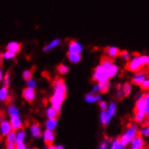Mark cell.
<instances>
[{"instance_id": "obj_1", "label": "cell", "mask_w": 149, "mask_h": 149, "mask_svg": "<svg viewBox=\"0 0 149 149\" xmlns=\"http://www.w3.org/2000/svg\"><path fill=\"white\" fill-rule=\"evenodd\" d=\"M145 67H148V66H145L141 61V58H140V55L134 57V59L132 61H128L127 63L125 69L127 70L129 72H142L145 71V70H148V68Z\"/></svg>"}, {"instance_id": "obj_2", "label": "cell", "mask_w": 149, "mask_h": 149, "mask_svg": "<svg viewBox=\"0 0 149 149\" xmlns=\"http://www.w3.org/2000/svg\"><path fill=\"white\" fill-rule=\"evenodd\" d=\"M8 113L11 117V122L10 125L12 127V129H14L15 131L18 128H22L23 127V123L20 120L19 115H18V110L15 106H10L9 109H8Z\"/></svg>"}, {"instance_id": "obj_3", "label": "cell", "mask_w": 149, "mask_h": 149, "mask_svg": "<svg viewBox=\"0 0 149 149\" xmlns=\"http://www.w3.org/2000/svg\"><path fill=\"white\" fill-rule=\"evenodd\" d=\"M109 78L107 76V72L105 68L101 65H99L98 67H96L94 70V73L92 76V81H98L99 83H103L108 81Z\"/></svg>"}, {"instance_id": "obj_4", "label": "cell", "mask_w": 149, "mask_h": 149, "mask_svg": "<svg viewBox=\"0 0 149 149\" xmlns=\"http://www.w3.org/2000/svg\"><path fill=\"white\" fill-rule=\"evenodd\" d=\"M65 97H66V93H62V92H54V95L51 97L50 100L52 103V106L58 112H60L61 106H62Z\"/></svg>"}, {"instance_id": "obj_5", "label": "cell", "mask_w": 149, "mask_h": 149, "mask_svg": "<svg viewBox=\"0 0 149 149\" xmlns=\"http://www.w3.org/2000/svg\"><path fill=\"white\" fill-rule=\"evenodd\" d=\"M52 87H54V92L66 93V85L63 78L56 77L52 81Z\"/></svg>"}, {"instance_id": "obj_6", "label": "cell", "mask_w": 149, "mask_h": 149, "mask_svg": "<svg viewBox=\"0 0 149 149\" xmlns=\"http://www.w3.org/2000/svg\"><path fill=\"white\" fill-rule=\"evenodd\" d=\"M147 74H148V70H145V71H142V72H138L136 73V75L132 79L131 82H132V84H134V85H141L142 82L146 79Z\"/></svg>"}, {"instance_id": "obj_7", "label": "cell", "mask_w": 149, "mask_h": 149, "mask_svg": "<svg viewBox=\"0 0 149 149\" xmlns=\"http://www.w3.org/2000/svg\"><path fill=\"white\" fill-rule=\"evenodd\" d=\"M144 146H145V141L141 136V132L138 131L136 136L132 140V146H131V148L132 149H144Z\"/></svg>"}, {"instance_id": "obj_8", "label": "cell", "mask_w": 149, "mask_h": 149, "mask_svg": "<svg viewBox=\"0 0 149 149\" xmlns=\"http://www.w3.org/2000/svg\"><path fill=\"white\" fill-rule=\"evenodd\" d=\"M22 96L27 102L32 103L34 100V97H36V91H34V89H33V88L27 87L23 90Z\"/></svg>"}, {"instance_id": "obj_9", "label": "cell", "mask_w": 149, "mask_h": 149, "mask_svg": "<svg viewBox=\"0 0 149 149\" xmlns=\"http://www.w3.org/2000/svg\"><path fill=\"white\" fill-rule=\"evenodd\" d=\"M10 131H12V127L9 122L4 120L0 123V136L3 137L7 136Z\"/></svg>"}, {"instance_id": "obj_10", "label": "cell", "mask_w": 149, "mask_h": 149, "mask_svg": "<svg viewBox=\"0 0 149 149\" xmlns=\"http://www.w3.org/2000/svg\"><path fill=\"white\" fill-rule=\"evenodd\" d=\"M104 52H106L107 56H109V58H117L118 56H119V52L120 50L117 47H113V46H108V47H105Z\"/></svg>"}, {"instance_id": "obj_11", "label": "cell", "mask_w": 149, "mask_h": 149, "mask_svg": "<svg viewBox=\"0 0 149 149\" xmlns=\"http://www.w3.org/2000/svg\"><path fill=\"white\" fill-rule=\"evenodd\" d=\"M137 132H138V130H137L136 126H135L133 124H129L128 125V129L127 130V132L124 135L130 140V141H132V140L134 139V137L136 136Z\"/></svg>"}, {"instance_id": "obj_12", "label": "cell", "mask_w": 149, "mask_h": 149, "mask_svg": "<svg viewBox=\"0 0 149 149\" xmlns=\"http://www.w3.org/2000/svg\"><path fill=\"white\" fill-rule=\"evenodd\" d=\"M82 51V46L80 42H78L74 40H71L69 43V52H77V54H81Z\"/></svg>"}, {"instance_id": "obj_13", "label": "cell", "mask_w": 149, "mask_h": 149, "mask_svg": "<svg viewBox=\"0 0 149 149\" xmlns=\"http://www.w3.org/2000/svg\"><path fill=\"white\" fill-rule=\"evenodd\" d=\"M43 140H45V143L47 146L52 145L54 140V134L52 130H46L45 133H43Z\"/></svg>"}, {"instance_id": "obj_14", "label": "cell", "mask_w": 149, "mask_h": 149, "mask_svg": "<svg viewBox=\"0 0 149 149\" xmlns=\"http://www.w3.org/2000/svg\"><path fill=\"white\" fill-rule=\"evenodd\" d=\"M6 51H11L15 54H18L22 48V43L16 42H11L6 45Z\"/></svg>"}, {"instance_id": "obj_15", "label": "cell", "mask_w": 149, "mask_h": 149, "mask_svg": "<svg viewBox=\"0 0 149 149\" xmlns=\"http://www.w3.org/2000/svg\"><path fill=\"white\" fill-rule=\"evenodd\" d=\"M67 57L70 60V62L77 63L81 60V56L80 54H77V52H67Z\"/></svg>"}, {"instance_id": "obj_16", "label": "cell", "mask_w": 149, "mask_h": 149, "mask_svg": "<svg viewBox=\"0 0 149 149\" xmlns=\"http://www.w3.org/2000/svg\"><path fill=\"white\" fill-rule=\"evenodd\" d=\"M31 133L34 137L41 136V128L38 122H33V125L31 126Z\"/></svg>"}, {"instance_id": "obj_17", "label": "cell", "mask_w": 149, "mask_h": 149, "mask_svg": "<svg viewBox=\"0 0 149 149\" xmlns=\"http://www.w3.org/2000/svg\"><path fill=\"white\" fill-rule=\"evenodd\" d=\"M112 64H113V59L112 58H109L107 55H104V56L101 57V59H100V65L103 66L105 68V70L108 69Z\"/></svg>"}, {"instance_id": "obj_18", "label": "cell", "mask_w": 149, "mask_h": 149, "mask_svg": "<svg viewBox=\"0 0 149 149\" xmlns=\"http://www.w3.org/2000/svg\"><path fill=\"white\" fill-rule=\"evenodd\" d=\"M118 68L117 65L115 64H112L111 66H109L108 69H106V72H107V76L108 78H112L115 76L118 73Z\"/></svg>"}, {"instance_id": "obj_19", "label": "cell", "mask_w": 149, "mask_h": 149, "mask_svg": "<svg viewBox=\"0 0 149 149\" xmlns=\"http://www.w3.org/2000/svg\"><path fill=\"white\" fill-rule=\"evenodd\" d=\"M57 126V120L56 118H49L46 123H45V127L47 128V130H54Z\"/></svg>"}, {"instance_id": "obj_20", "label": "cell", "mask_w": 149, "mask_h": 149, "mask_svg": "<svg viewBox=\"0 0 149 149\" xmlns=\"http://www.w3.org/2000/svg\"><path fill=\"white\" fill-rule=\"evenodd\" d=\"M60 42H61L60 39H55V40H54L52 42H51L50 43H48V45H47L45 47H43V51H45V52L51 51L52 49H54V48H55L56 46H58V45H60Z\"/></svg>"}, {"instance_id": "obj_21", "label": "cell", "mask_w": 149, "mask_h": 149, "mask_svg": "<svg viewBox=\"0 0 149 149\" xmlns=\"http://www.w3.org/2000/svg\"><path fill=\"white\" fill-rule=\"evenodd\" d=\"M100 97L99 95H96V94H94L92 92L86 95V97H85V100L88 102H95V101L100 100Z\"/></svg>"}, {"instance_id": "obj_22", "label": "cell", "mask_w": 149, "mask_h": 149, "mask_svg": "<svg viewBox=\"0 0 149 149\" xmlns=\"http://www.w3.org/2000/svg\"><path fill=\"white\" fill-rule=\"evenodd\" d=\"M16 143L15 141V130L14 131H10L7 135L6 137V144H11V145H15Z\"/></svg>"}, {"instance_id": "obj_23", "label": "cell", "mask_w": 149, "mask_h": 149, "mask_svg": "<svg viewBox=\"0 0 149 149\" xmlns=\"http://www.w3.org/2000/svg\"><path fill=\"white\" fill-rule=\"evenodd\" d=\"M110 117L108 115V113L106 110H102L101 112V115H100V119H101V123L104 125V126H106L108 123H109V121L110 120Z\"/></svg>"}, {"instance_id": "obj_24", "label": "cell", "mask_w": 149, "mask_h": 149, "mask_svg": "<svg viewBox=\"0 0 149 149\" xmlns=\"http://www.w3.org/2000/svg\"><path fill=\"white\" fill-rule=\"evenodd\" d=\"M58 116H59V112L52 107L47 109V117L49 118H56Z\"/></svg>"}, {"instance_id": "obj_25", "label": "cell", "mask_w": 149, "mask_h": 149, "mask_svg": "<svg viewBox=\"0 0 149 149\" xmlns=\"http://www.w3.org/2000/svg\"><path fill=\"white\" fill-rule=\"evenodd\" d=\"M135 120L138 123H142L146 118V113L144 112H135Z\"/></svg>"}, {"instance_id": "obj_26", "label": "cell", "mask_w": 149, "mask_h": 149, "mask_svg": "<svg viewBox=\"0 0 149 149\" xmlns=\"http://www.w3.org/2000/svg\"><path fill=\"white\" fill-rule=\"evenodd\" d=\"M99 90H100V92L101 93H106L109 89V81H106V82H103V83H99Z\"/></svg>"}, {"instance_id": "obj_27", "label": "cell", "mask_w": 149, "mask_h": 149, "mask_svg": "<svg viewBox=\"0 0 149 149\" xmlns=\"http://www.w3.org/2000/svg\"><path fill=\"white\" fill-rule=\"evenodd\" d=\"M9 97V95H8V90L7 88H2L1 90H0V100H6Z\"/></svg>"}, {"instance_id": "obj_28", "label": "cell", "mask_w": 149, "mask_h": 149, "mask_svg": "<svg viewBox=\"0 0 149 149\" xmlns=\"http://www.w3.org/2000/svg\"><path fill=\"white\" fill-rule=\"evenodd\" d=\"M122 92H123V95L125 97H128L130 92H131V86L128 82L125 83L123 85V88H122Z\"/></svg>"}, {"instance_id": "obj_29", "label": "cell", "mask_w": 149, "mask_h": 149, "mask_svg": "<svg viewBox=\"0 0 149 149\" xmlns=\"http://www.w3.org/2000/svg\"><path fill=\"white\" fill-rule=\"evenodd\" d=\"M57 71L61 74H66L69 72V68L66 65H64V64H60L57 67Z\"/></svg>"}, {"instance_id": "obj_30", "label": "cell", "mask_w": 149, "mask_h": 149, "mask_svg": "<svg viewBox=\"0 0 149 149\" xmlns=\"http://www.w3.org/2000/svg\"><path fill=\"white\" fill-rule=\"evenodd\" d=\"M33 70H26V71H24L23 72L24 80H25V81L31 80L32 77H33Z\"/></svg>"}, {"instance_id": "obj_31", "label": "cell", "mask_w": 149, "mask_h": 149, "mask_svg": "<svg viewBox=\"0 0 149 149\" xmlns=\"http://www.w3.org/2000/svg\"><path fill=\"white\" fill-rule=\"evenodd\" d=\"M24 137H25V133L24 132V131H21V132H19L18 134H17V136H15L16 143H23Z\"/></svg>"}, {"instance_id": "obj_32", "label": "cell", "mask_w": 149, "mask_h": 149, "mask_svg": "<svg viewBox=\"0 0 149 149\" xmlns=\"http://www.w3.org/2000/svg\"><path fill=\"white\" fill-rule=\"evenodd\" d=\"M115 112H116V105L115 103H111L109 108V111L107 113L110 118H112L114 116V114H115Z\"/></svg>"}, {"instance_id": "obj_33", "label": "cell", "mask_w": 149, "mask_h": 149, "mask_svg": "<svg viewBox=\"0 0 149 149\" xmlns=\"http://www.w3.org/2000/svg\"><path fill=\"white\" fill-rule=\"evenodd\" d=\"M16 54L11 52V51H6L5 54H3V57L4 59H13L14 57H15Z\"/></svg>"}, {"instance_id": "obj_34", "label": "cell", "mask_w": 149, "mask_h": 149, "mask_svg": "<svg viewBox=\"0 0 149 149\" xmlns=\"http://www.w3.org/2000/svg\"><path fill=\"white\" fill-rule=\"evenodd\" d=\"M9 79H10V74H9V72H7L5 75V78H4V88H7L9 87Z\"/></svg>"}, {"instance_id": "obj_35", "label": "cell", "mask_w": 149, "mask_h": 149, "mask_svg": "<svg viewBox=\"0 0 149 149\" xmlns=\"http://www.w3.org/2000/svg\"><path fill=\"white\" fill-rule=\"evenodd\" d=\"M119 55H120L122 58H124L126 61H127V62H128L129 59H130V54H128V52L126 51V50H124V51H120Z\"/></svg>"}, {"instance_id": "obj_36", "label": "cell", "mask_w": 149, "mask_h": 149, "mask_svg": "<svg viewBox=\"0 0 149 149\" xmlns=\"http://www.w3.org/2000/svg\"><path fill=\"white\" fill-rule=\"evenodd\" d=\"M140 86H141V89L143 91H147L148 90V87H149V81H148L147 79H146V80L142 82V84L140 85Z\"/></svg>"}, {"instance_id": "obj_37", "label": "cell", "mask_w": 149, "mask_h": 149, "mask_svg": "<svg viewBox=\"0 0 149 149\" xmlns=\"http://www.w3.org/2000/svg\"><path fill=\"white\" fill-rule=\"evenodd\" d=\"M27 86L29 87V88H33V89H34V87L36 86V81H34L33 80H28L27 81Z\"/></svg>"}, {"instance_id": "obj_38", "label": "cell", "mask_w": 149, "mask_h": 149, "mask_svg": "<svg viewBox=\"0 0 149 149\" xmlns=\"http://www.w3.org/2000/svg\"><path fill=\"white\" fill-rule=\"evenodd\" d=\"M148 130H149V128H148V125H144V127H143V129H142V134L143 135H145L146 136H148Z\"/></svg>"}, {"instance_id": "obj_39", "label": "cell", "mask_w": 149, "mask_h": 149, "mask_svg": "<svg viewBox=\"0 0 149 149\" xmlns=\"http://www.w3.org/2000/svg\"><path fill=\"white\" fill-rule=\"evenodd\" d=\"M15 147V149H26V147L24 145V143H16Z\"/></svg>"}, {"instance_id": "obj_40", "label": "cell", "mask_w": 149, "mask_h": 149, "mask_svg": "<svg viewBox=\"0 0 149 149\" xmlns=\"http://www.w3.org/2000/svg\"><path fill=\"white\" fill-rule=\"evenodd\" d=\"M109 138L108 139L107 138V141H105L104 143H102L101 145H100V149H107V146H108V142L109 141Z\"/></svg>"}, {"instance_id": "obj_41", "label": "cell", "mask_w": 149, "mask_h": 149, "mask_svg": "<svg viewBox=\"0 0 149 149\" xmlns=\"http://www.w3.org/2000/svg\"><path fill=\"white\" fill-rule=\"evenodd\" d=\"M100 109L102 110H106V109H107V103L105 102V101H101L100 103Z\"/></svg>"}, {"instance_id": "obj_42", "label": "cell", "mask_w": 149, "mask_h": 149, "mask_svg": "<svg viewBox=\"0 0 149 149\" xmlns=\"http://www.w3.org/2000/svg\"><path fill=\"white\" fill-rule=\"evenodd\" d=\"M3 60H4L3 54L0 52V67H2V65H3Z\"/></svg>"}, {"instance_id": "obj_43", "label": "cell", "mask_w": 149, "mask_h": 149, "mask_svg": "<svg viewBox=\"0 0 149 149\" xmlns=\"http://www.w3.org/2000/svg\"><path fill=\"white\" fill-rule=\"evenodd\" d=\"M6 149H15V145L6 144Z\"/></svg>"}, {"instance_id": "obj_44", "label": "cell", "mask_w": 149, "mask_h": 149, "mask_svg": "<svg viewBox=\"0 0 149 149\" xmlns=\"http://www.w3.org/2000/svg\"><path fill=\"white\" fill-rule=\"evenodd\" d=\"M118 98H119V99H122V98L124 97L123 92H122V91H118Z\"/></svg>"}, {"instance_id": "obj_45", "label": "cell", "mask_w": 149, "mask_h": 149, "mask_svg": "<svg viewBox=\"0 0 149 149\" xmlns=\"http://www.w3.org/2000/svg\"><path fill=\"white\" fill-rule=\"evenodd\" d=\"M47 149H56V147H55V146H54L52 145H51V146H48V148H47Z\"/></svg>"}, {"instance_id": "obj_46", "label": "cell", "mask_w": 149, "mask_h": 149, "mask_svg": "<svg viewBox=\"0 0 149 149\" xmlns=\"http://www.w3.org/2000/svg\"><path fill=\"white\" fill-rule=\"evenodd\" d=\"M56 149H63V146H56Z\"/></svg>"}, {"instance_id": "obj_47", "label": "cell", "mask_w": 149, "mask_h": 149, "mask_svg": "<svg viewBox=\"0 0 149 149\" xmlns=\"http://www.w3.org/2000/svg\"><path fill=\"white\" fill-rule=\"evenodd\" d=\"M2 80V70L0 69V81Z\"/></svg>"}, {"instance_id": "obj_48", "label": "cell", "mask_w": 149, "mask_h": 149, "mask_svg": "<svg viewBox=\"0 0 149 149\" xmlns=\"http://www.w3.org/2000/svg\"><path fill=\"white\" fill-rule=\"evenodd\" d=\"M33 149H38V148H33Z\"/></svg>"}, {"instance_id": "obj_49", "label": "cell", "mask_w": 149, "mask_h": 149, "mask_svg": "<svg viewBox=\"0 0 149 149\" xmlns=\"http://www.w3.org/2000/svg\"><path fill=\"white\" fill-rule=\"evenodd\" d=\"M45 149H47V148H45Z\"/></svg>"}]
</instances>
